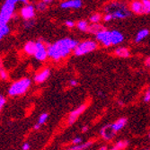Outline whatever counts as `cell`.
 I'll return each mask as SVG.
<instances>
[{"instance_id": "cell-1", "label": "cell", "mask_w": 150, "mask_h": 150, "mask_svg": "<svg viewBox=\"0 0 150 150\" xmlns=\"http://www.w3.org/2000/svg\"><path fill=\"white\" fill-rule=\"evenodd\" d=\"M78 44L79 42L76 40L71 38L61 39L53 44L48 45L49 57L53 60L59 61L69 56L72 50H76Z\"/></svg>"}, {"instance_id": "cell-2", "label": "cell", "mask_w": 150, "mask_h": 150, "mask_svg": "<svg viewBox=\"0 0 150 150\" xmlns=\"http://www.w3.org/2000/svg\"><path fill=\"white\" fill-rule=\"evenodd\" d=\"M32 81L28 77H23L15 83H13L9 89H8V94L10 96H18V95H22L27 92L31 86Z\"/></svg>"}, {"instance_id": "cell-3", "label": "cell", "mask_w": 150, "mask_h": 150, "mask_svg": "<svg viewBox=\"0 0 150 150\" xmlns=\"http://www.w3.org/2000/svg\"><path fill=\"white\" fill-rule=\"evenodd\" d=\"M16 3H18L17 0H6L4 3L0 12V25L7 24L9 20H11Z\"/></svg>"}, {"instance_id": "cell-4", "label": "cell", "mask_w": 150, "mask_h": 150, "mask_svg": "<svg viewBox=\"0 0 150 150\" xmlns=\"http://www.w3.org/2000/svg\"><path fill=\"white\" fill-rule=\"evenodd\" d=\"M97 47H98V44L96 42H94V40H87L78 44V46L74 50V54L78 57L83 56L97 49Z\"/></svg>"}, {"instance_id": "cell-5", "label": "cell", "mask_w": 150, "mask_h": 150, "mask_svg": "<svg viewBox=\"0 0 150 150\" xmlns=\"http://www.w3.org/2000/svg\"><path fill=\"white\" fill-rule=\"evenodd\" d=\"M108 8H112V11L109 12L112 15L113 19H125L130 16L129 10L121 4L112 3Z\"/></svg>"}, {"instance_id": "cell-6", "label": "cell", "mask_w": 150, "mask_h": 150, "mask_svg": "<svg viewBox=\"0 0 150 150\" xmlns=\"http://www.w3.org/2000/svg\"><path fill=\"white\" fill-rule=\"evenodd\" d=\"M35 59L39 61H45L49 57L48 47L42 42H37V51L34 55Z\"/></svg>"}, {"instance_id": "cell-7", "label": "cell", "mask_w": 150, "mask_h": 150, "mask_svg": "<svg viewBox=\"0 0 150 150\" xmlns=\"http://www.w3.org/2000/svg\"><path fill=\"white\" fill-rule=\"evenodd\" d=\"M86 108H87V105L86 103H84V104L80 105L79 107H77L76 109H75L74 111H72L69 113V118H67V124L69 125L74 124L76 122V120H77V118L86 110Z\"/></svg>"}, {"instance_id": "cell-8", "label": "cell", "mask_w": 150, "mask_h": 150, "mask_svg": "<svg viewBox=\"0 0 150 150\" xmlns=\"http://www.w3.org/2000/svg\"><path fill=\"white\" fill-rule=\"evenodd\" d=\"M20 15L25 20V21H29L32 20L35 16V9L33 5H28V6H24L22 7L20 11Z\"/></svg>"}, {"instance_id": "cell-9", "label": "cell", "mask_w": 150, "mask_h": 150, "mask_svg": "<svg viewBox=\"0 0 150 150\" xmlns=\"http://www.w3.org/2000/svg\"><path fill=\"white\" fill-rule=\"evenodd\" d=\"M97 40H99L100 42L105 47H110L112 46V40H111V31H104L99 34L96 35Z\"/></svg>"}, {"instance_id": "cell-10", "label": "cell", "mask_w": 150, "mask_h": 150, "mask_svg": "<svg viewBox=\"0 0 150 150\" xmlns=\"http://www.w3.org/2000/svg\"><path fill=\"white\" fill-rule=\"evenodd\" d=\"M100 135L102 138L105 140H111L115 135V131L113 130L112 124H108L104 127H103L100 129Z\"/></svg>"}, {"instance_id": "cell-11", "label": "cell", "mask_w": 150, "mask_h": 150, "mask_svg": "<svg viewBox=\"0 0 150 150\" xmlns=\"http://www.w3.org/2000/svg\"><path fill=\"white\" fill-rule=\"evenodd\" d=\"M83 6V2L81 0H67L60 4L61 8L64 9H77Z\"/></svg>"}, {"instance_id": "cell-12", "label": "cell", "mask_w": 150, "mask_h": 150, "mask_svg": "<svg viewBox=\"0 0 150 150\" xmlns=\"http://www.w3.org/2000/svg\"><path fill=\"white\" fill-rule=\"evenodd\" d=\"M50 69H44L35 75L34 81L38 84H42L50 77Z\"/></svg>"}, {"instance_id": "cell-13", "label": "cell", "mask_w": 150, "mask_h": 150, "mask_svg": "<svg viewBox=\"0 0 150 150\" xmlns=\"http://www.w3.org/2000/svg\"><path fill=\"white\" fill-rule=\"evenodd\" d=\"M123 40H124V36L121 33L116 30L111 31V40H112V45H118L121 43L123 42Z\"/></svg>"}, {"instance_id": "cell-14", "label": "cell", "mask_w": 150, "mask_h": 150, "mask_svg": "<svg viewBox=\"0 0 150 150\" xmlns=\"http://www.w3.org/2000/svg\"><path fill=\"white\" fill-rule=\"evenodd\" d=\"M23 50L28 55H35L37 51V42H34L33 40L26 42L23 47Z\"/></svg>"}, {"instance_id": "cell-15", "label": "cell", "mask_w": 150, "mask_h": 150, "mask_svg": "<svg viewBox=\"0 0 150 150\" xmlns=\"http://www.w3.org/2000/svg\"><path fill=\"white\" fill-rule=\"evenodd\" d=\"M130 10L137 15H143V3L142 1H132L130 3Z\"/></svg>"}, {"instance_id": "cell-16", "label": "cell", "mask_w": 150, "mask_h": 150, "mask_svg": "<svg viewBox=\"0 0 150 150\" xmlns=\"http://www.w3.org/2000/svg\"><path fill=\"white\" fill-rule=\"evenodd\" d=\"M106 31L105 27L103 25V24H100V23H93V24H91L89 26V29H88V33H92V34H95L97 35L103 32Z\"/></svg>"}, {"instance_id": "cell-17", "label": "cell", "mask_w": 150, "mask_h": 150, "mask_svg": "<svg viewBox=\"0 0 150 150\" xmlns=\"http://www.w3.org/2000/svg\"><path fill=\"white\" fill-rule=\"evenodd\" d=\"M126 124H127V119L126 118H120V119L117 120L113 124H112V127L116 133V132H118L120 129H123Z\"/></svg>"}, {"instance_id": "cell-18", "label": "cell", "mask_w": 150, "mask_h": 150, "mask_svg": "<svg viewBox=\"0 0 150 150\" xmlns=\"http://www.w3.org/2000/svg\"><path fill=\"white\" fill-rule=\"evenodd\" d=\"M114 54L117 57H120V58H129L130 56V51L128 48L120 47L114 50Z\"/></svg>"}, {"instance_id": "cell-19", "label": "cell", "mask_w": 150, "mask_h": 150, "mask_svg": "<svg viewBox=\"0 0 150 150\" xmlns=\"http://www.w3.org/2000/svg\"><path fill=\"white\" fill-rule=\"evenodd\" d=\"M129 146L128 140H120L118 141L110 150H124Z\"/></svg>"}, {"instance_id": "cell-20", "label": "cell", "mask_w": 150, "mask_h": 150, "mask_svg": "<svg viewBox=\"0 0 150 150\" xmlns=\"http://www.w3.org/2000/svg\"><path fill=\"white\" fill-rule=\"evenodd\" d=\"M149 34V31L147 29H143L141 31H139L137 34V36H136L135 38V42H141L142 40H144L147 35Z\"/></svg>"}, {"instance_id": "cell-21", "label": "cell", "mask_w": 150, "mask_h": 150, "mask_svg": "<svg viewBox=\"0 0 150 150\" xmlns=\"http://www.w3.org/2000/svg\"><path fill=\"white\" fill-rule=\"evenodd\" d=\"M93 144L92 141H88V142H86L85 144H81V145H77V146H74L69 149H67V150H86L91 145Z\"/></svg>"}, {"instance_id": "cell-22", "label": "cell", "mask_w": 150, "mask_h": 150, "mask_svg": "<svg viewBox=\"0 0 150 150\" xmlns=\"http://www.w3.org/2000/svg\"><path fill=\"white\" fill-rule=\"evenodd\" d=\"M89 26L90 25L88 24V23L85 20H81L77 23V28L82 32H88Z\"/></svg>"}, {"instance_id": "cell-23", "label": "cell", "mask_w": 150, "mask_h": 150, "mask_svg": "<svg viewBox=\"0 0 150 150\" xmlns=\"http://www.w3.org/2000/svg\"><path fill=\"white\" fill-rule=\"evenodd\" d=\"M10 32L9 27L7 24L5 25H0V39H3L6 35H7Z\"/></svg>"}, {"instance_id": "cell-24", "label": "cell", "mask_w": 150, "mask_h": 150, "mask_svg": "<svg viewBox=\"0 0 150 150\" xmlns=\"http://www.w3.org/2000/svg\"><path fill=\"white\" fill-rule=\"evenodd\" d=\"M101 20H102V15H100V13H93L90 17V22L92 23V24L99 23Z\"/></svg>"}, {"instance_id": "cell-25", "label": "cell", "mask_w": 150, "mask_h": 150, "mask_svg": "<svg viewBox=\"0 0 150 150\" xmlns=\"http://www.w3.org/2000/svg\"><path fill=\"white\" fill-rule=\"evenodd\" d=\"M143 13H150V0H143Z\"/></svg>"}, {"instance_id": "cell-26", "label": "cell", "mask_w": 150, "mask_h": 150, "mask_svg": "<svg viewBox=\"0 0 150 150\" xmlns=\"http://www.w3.org/2000/svg\"><path fill=\"white\" fill-rule=\"evenodd\" d=\"M48 5L46 3H44V1H40L36 5V9L40 12H43L47 9Z\"/></svg>"}, {"instance_id": "cell-27", "label": "cell", "mask_w": 150, "mask_h": 150, "mask_svg": "<svg viewBox=\"0 0 150 150\" xmlns=\"http://www.w3.org/2000/svg\"><path fill=\"white\" fill-rule=\"evenodd\" d=\"M48 117H49V114H48V113H46V112L42 113V115H40V116L39 117L38 123H39L40 125H42L43 123H45V122H46V120H47Z\"/></svg>"}, {"instance_id": "cell-28", "label": "cell", "mask_w": 150, "mask_h": 150, "mask_svg": "<svg viewBox=\"0 0 150 150\" xmlns=\"http://www.w3.org/2000/svg\"><path fill=\"white\" fill-rule=\"evenodd\" d=\"M144 102L145 103H149L150 102V87L146 91L145 95H144Z\"/></svg>"}, {"instance_id": "cell-29", "label": "cell", "mask_w": 150, "mask_h": 150, "mask_svg": "<svg viewBox=\"0 0 150 150\" xmlns=\"http://www.w3.org/2000/svg\"><path fill=\"white\" fill-rule=\"evenodd\" d=\"M0 76H1V79L2 80H6L8 78V75H7V72L1 67V71H0Z\"/></svg>"}, {"instance_id": "cell-30", "label": "cell", "mask_w": 150, "mask_h": 150, "mask_svg": "<svg viewBox=\"0 0 150 150\" xmlns=\"http://www.w3.org/2000/svg\"><path fill=\"white\" fill-rule=\"evenodd\" d=\"M35 24V22L34 21H32V20H29V21H25L24 23V27L26 28H32V27Z\"/></svg>"}, {"instance_id": "cell-31", "label": "cell", "mask_w": 150, "mask_h": 150, "mask_svg": "<svg viewBox=\"0 0 150 150\" xmlns=\"http://www.w3.org/2000/svg\"><path fill=\"white\" fill-rule=\"evenodd\" d=\"M112 18H113V17H112V13H106V15L103 16V21H105V22H110Z\"/></svg>"}, {"instance_id": "cell-32", "label": "cell", "mask_w": 150, "mask_h": 150, "mask_svg": "<svg viewBox=\"0 0 150 150\" xmlns=\"http://www.w3.org/2000/svg\"><path fill=\"white\" fill-rule=\"evenodd\" d=\"M81 142H82V139L81 138H75L73 140H72V143L75 145V146H77V145H81Z\"/></svg>"}, {"instance_id": "cell-33", "label": "cell", "mask_w": 150, "mask_h": 150, "mask_svg": "<svg viewBox=\"0 0 150 150\" xmlns=\"http://www.w3.org/2000/svg\"><path fill=\"white\" fill-rule=\"evenodd\" d=\"M65 25L67 26V27H69V28H72V27L75 26V23L73 21H71V20H67V21L65 22Z\"/></svg>"}, {"instance_id": "cell-34", "label": "cell", "mask_w": 150, "mask_h": 150, "mask_svg": "<svg viewBox=\"0 0 150 150\" xmlns=\"http://www.w3.org/2000/svg\"><path fill=\"white\" fill-rule=\"evenodd\" d=\"M5 103H6V98L3 96V95H1V96H0V109H1V110L3 109Z\"/></svg>"}, {"instance_id": "cell-35", "label": "cell", "mask_w": 150, "mask_h": 150, "mask_svg": "<svg viewBox=\"0 0 150 150\" xmlns=\"http://www.w3.org/2000/svg\"><path fill=\"white\" fill-rule=\"evenodd\" d=\"M22 149H23V150H29V149H30V144H29V143H27V142H25V143L22 146Z\"/></svg>"}, {"instance_id": "cell-36", "label": "cell", "mask_w": 150, "mask_h": 150, "mask_svg": "<svg viewBox=\"0 0 150 150\" xmlns=\"http://www.w3.org/2000/svg\"><path fill=\"white\" fill-rule=\"evenodd\" d=\"M69 85H70L71 86H76L78 85V82H77L76 80H75V79H71V80L69 81Z\"/></svg>"}, {"instance_id": "cell-37", "label": "cell", "mask_w": 150, "mask_h": 150, "mask_svg": "<svg viewBox=\"0 0 150 150\" xmlns=\"http://www.w3.org/2000/svg\"><path fill=\"white\" fill-rule=\"evenodd\" d=\"M145 66L147 67H150V57L146 58V60H145Z\"/></svg>"}, {"instance_id": "cell-38", "label": "cell", "mask_w": 150, "mask_h": 150, "mask_svg": "<svg viewBox=\"0 0 150 150\" xmlns=\"http://www.w3.org/2000/svg\"><path fill=\"white\" fill-rule=\"evenodd\" d=\"M87 130H88V126H85L82 129V132H86Z\"/></svg>"}, {"instance_id": "cell-39", "label": "cell", "mask_w": 150, "mask_h": 150, "mask_svg": "<svg viewBox=\"0 0 150 150\" xmlns=\"http://www.w3.org/2000/svg\"><path fill=\"white\" fill-rule=\"evenodd\" d=\"M40 125L38 123V122H37V123L34 125V127H33V128H34V129H40Z\"/></svg>"}, {"instance_id": "cell-40", "label": "cell", "mask_w": 150, "mask_h": 150, "mask_svg": "<svg viewBox=\"0 0 150 150\" xmlns=\"http://www.w3.org/2000/svg\"><path fill=\"white\" fill-rule=\"evenodd\" d=\"M99 150H108V147L106 146H103L99 148Z\"/></svg>"}, {"instance_id": "cell-41", "label": "cell", "mask_w": 150, "mask_h": 150, "mask_svg": "<svg viewBox=\"0 0 150 150\" xmlns=\"http://www.w3.org/2000/svg\"><path fill=\"white\" fill-rule=\"evenodd\" d=\"M43 1H44V3H46L47 5H48V4H50V3L52 2L51 0H43Z\"/></svg>"}, {"instance_id": "cell-42", "label": "cell", "mask_w": 150, "mask_h": 150, "mask_svg": "<svg viewBox=\"0 0 150 150\" xmlns=\"http://www.w3.org/2000/svg\"><path fill=\"white\" fill-rule=\"evenodd\" d=\"M142 150H150L149 148H144V149H142Z\"/></svg>"}, {"instance_id": "cell-43", "label": "cell", "mask_w": 150, "mask_h": 150, "mask_svg": "<svg viewBox=\"0 0 150 150\" xmlns=\"http://www.w3.org/2000/svg\"><path fill=\"white\" fill-rule=\"evenodd\" d=\"M148 137H149V139H150V132H149V135H148Z\"/></svg>"}]
</instances>
